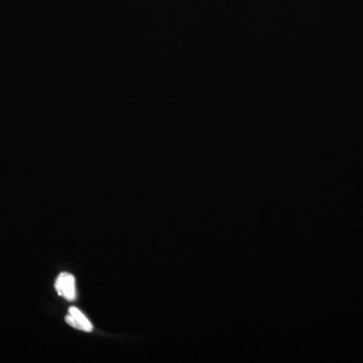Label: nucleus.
<instances>
[{
  "instance_id": "2",
  "label": "nucleus",
  "mask_w": 363,
  "mask_h": 363,
  "mask_svg": "<svg viewBox=\"0 0 363 363\" xmlns=\"http://www.w3.org/2000/svg\"><path fill=\"white\" fill-rule=\"evenodd\" d=\"M66 322L73 328L85 332L93 330V325L91 324L87 317L76 307H71L69 309V315L66 317Z\"/></svg>"
},
{
  "instance_id": "1",
  "label": "nucleus",
  "mask_w": 363,
  "mask_h": 363,
  "mask_svg": "<svg viewBox=\"0 0 363 363\" xmlns=\"http://www.w3.org/2000/svg\"><path fill=\"white\" fill-rule=\"evenodd\" d=\"M55 288L61 297L65 298L67 301L75 300L77 293H76V281L73 274L69 272H62L59 274Z\"/></svg>"
}]
</instances>
